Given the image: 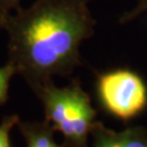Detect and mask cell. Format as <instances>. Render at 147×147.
<instances>
[{"label": "cell", "instance_id": "4", "mask_svg": "<svg viewBox=\"0 0 147 147\" xmlns=\"http://www.w3.org/2000/svg\"><path fill=\"white\" fill-rule=\"evenodd\" d=\"M90 136L92 147H147V131L142 126H131L118 132L98 122Z\"/></svg>", "mask_w": 147, "mask_h": 147}, {"label": "cell", "instance_id": "3", "mask_svg": "<svg viewBox=\"0 0 147 147\" xmlns=\"http://www.w3.org/2000/svg\"><path fill=\"white\" fill-rule=\"evenodd\" d=\"M97 93L102 107L121 120L140 115L147 105L146 85L133 71L119 69L101 74Z\"/></svg>", "mask_w": 147, "mask_h": 147}, {"label": "cell", "instance_id": "6", "mask_svg": "<svg viewBox=\"0 0 147 147\" xmlns=\"http://www.w3.org/2000/svg\"><path fill=\"white\" fill-rule=\"evenodd\" d=\"M16 74V69L10 62H7V64L0 68V105L8 100L10 81Z\"/></svg>", "mask_w": 147, "mask_h": 147}, {"label": "cell", "instance_id": "8", "mask_svg": "<svg viewBox=\"0 0 147 147\" xmlns=\"http://www.w3.org/2000/svg\"><path fill=\"white\" fill-rule=\"evenodd\" d=\"M21 8V0H0V16Z\"/></svg>", "mask_w": 147, "mask_h": 147}, {"label": "cell", "instance_id": "2", "mask_svg": "<svg viewBox=\"0 0 147 147\" xmlns=\"http://www.w3.org/2000/svg\"><path fill=\"white\" fill-rule=\"evenodd\" d=\"M34 93L42 101L45 121L62 134L64 146L88 147V136L98 123L97 112L78 81L64 87H58L53 81H49Z\"/></svg>", "mask_w": 147, "mask_h": 147}, {"label": "cell", "instance_id": "7", "mask_svg": "<svg viewBox=\"0 0 147 147\" xmlns=\"http://www.w3.org/2000/svg\"><path fill=\"white\" fill-rule=\"evenodd\" d=\"M20 119L16 115L7 116L0 124V147H11L10 132L16 124H19Z\"/></svg>", "mask_w": 147, "mask_h": 147}, {"label": "cell", "instance_id": "5", "mask_svg": "<svg viewBox=\"0 0 147 147\" xmlns=\"http://www.w3.org/2000/svg\"><path fill=\"white\" fill-rule=\"evenodd\" d=\"M19 129L26 141V147H65L55 141V130L47 121L19 122Z\"/></svg>", "mask_w": 147, "mask_h": 147}, {"label": "cell", "instance_id": "1", "mask_svg": "<svg viewBox=\"0 0 147 147\" xmlns=\"http://www.w3.org/2000/svg\"><path fill=\"white\" fill-rule=\"evenodd\" d=\"M89 0H37L0 16L8 35V62L33 92L79 65L80 46L93 33Z\"/></svg>", "mask_w": 147, "mask_h": 147}]
</instances>
